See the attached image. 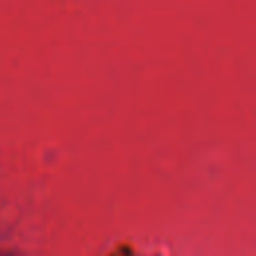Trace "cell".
<instances>
[{"mask_svg": "<svg viewBox=\"0 0 256 256\" xmlns=\"http://www.w3.org/2000/svg\"><path fill=\"white\" fill-rule=\"evenodd\" d=\"M0 256H12V254H0Z\"/></svg>", "mask_w": 256, "mask_h": 256, "instance_id": "obj_1", "label": "cell"}]
</instances>
